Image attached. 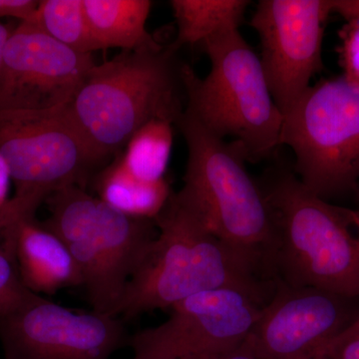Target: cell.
<instances>
[{
  "label": "cell",
  "instance_id": "6da1fadb",
  "mask_svg": "<svg viewBox=\"0 0 359 359\" xmlns=\"http://www.w3.org/2000/svg\"><path fill=\"white\" fill-rule=\"evenodd\" d=\"M154 221L157 236L127 283L116 318L131 320L224 287L269 301L276 285L257 278L178 193Z\"/></svg>",
  "mask_w": 359,
  "mask_h": 359
},
{
  "label": "cell",
  "instance_id": "7a4b0ae2",
  "mask_svg": "<svg viewBox=\"0 0 359 359\" xmlns=\"http://www.w3.org/2000/svg\"><path fill=\"white\" fill-rule=\"evenodd\" d=\"M176 125L188 148L184 186L177 193L257 278L276 285L273 216L261 184L245 168L244 152L186 111Z\"/></svg>",
  "mask_w": 359,
  "mask_h": 359
},
{
  "label": "cell",
  "instance_id": "3957f363",
  "mask_svg": "<svg viewBox=\"0 0 359 359\" xmlns=\"http://www.w3.org/2000/svg\"><path fill=\"white\" fill-rule=\"evenodd\" d=\"M182 67L169 45L122 51L89 71L65 108L99 164L147 123L177 124L185 111Z\"/></svg>",
  "mask_w": 359,
  "mask_h": 359
},
{
  "label": "cell",
  "instance_id": "277c9868",
  "mask_svg": "<svg viewBox=\"0 0 359 359\" xmlns=\"http://www.w3.org/2000/svg\"><path fill=\"white\" fill-rule=\"evenodd\" d=\"M275 226L278 283L359 297V231L351 209L330 204L283 168L259 182Z\"/></svg>",
  "mask_w": 359,
  "mask_h": 359
},
{
  "label": "cell",
  "instance_id": "5b68a950",
  "mask_svg": "<svg viewBox=\"0 0 359 359\" xmlns=\"http://www.w3.org/2000/svg\"><path fill=\"white\" fill-rule=\"evenodd\" d=\"M211 62L200 78L182 67L185 111L219 138L237 144L248 162L266 159L280 146L283 115L269 90L261 59L240 29L205 40Z\"/></svg>",
  "mask_w": 359,
  "mask_h": 359
},
{
  "label": "cell",
  "instance_id": "8992f818",
  "mask_svg": "<svg viewBox=\"0 0 359 359\" xmlns=\"http://www.w3.org/2000/svg\"><path fill=\"white\" fill-rule=\"evenodd\" d=\"M45 203L50 216L41 224L76 262L92 311L113 316L157 236L155 221L127 216L79 186L59 189Z\"/></svg>",
  "mask_w": 359,
  "mask_h": 359
},
{
  "label": "cell",
  "instance_id": "52a82bcc",
  "mask_svg": "<svg viewBox=\"0 0 359 359\" xmlns=\"http://www.w3.org/2000/svg\"><path fill=\"white\" fill-rule=\"evenodd\" d=\"M321 199L359 200V88L344 76L311 85L283 114L280 146Z\"/></svg>",
  "mask_w": 359,
  "mask_h": 359
},
{
  "label": "cell",
  "instance_id": "ba28073f",
  "mask_svg": "<svg viewBox=\"0 0 359 359\" xmlns=\"http://www.w3.org/2000/svg\"><path fill=\"white\" fill-rule=\"evenodd\" d=\"M266 304L231 287L191 295L169 309L164 323L129 335L131 359L226 358L244 344Z\"/></svg>",
  "mask_w": 359,
  "mask_h": 359
},
{
  "label": "cell",
  "instance_id": "9c48e42d",
  "mask_svg": "<svg viewBox=\"0 0 359 359\" xmlns=\"http://www.w3.org/2000/svg\"><path fill=\"white\" fill-rule=\"evenodd\" d=\"M0 154L18 195L86 187L99 164L65 106L47 111L0 112Z\"/></svg>",
  "mask_w": 359,
  "mask_h": 359
},
{
  "label": "cell",
  "instance_id": "30bf717a",
  "mask_svg": "<svg viewBox=\"0 0 359 359\" xmlns=\"http://www.w3.org/2000/svg\"><path fill=\"white\" fill-rule=\"evenodd\" d=\"M128 337L119 318L73 311L33 292L0 316L4 359H111Z\"/></svg>",
  "mask_w": 359,
  "mask_h": 359
},
{
  "label": "cell",
  "instance_id": "8fae6325",
  "mask_svg": "<svg viewBox=\"0 0 359 359\" xmlns=\"http://www.w3.org/2000/svg\"><path fill=\"white\" fill-rule=\"evenodd\" d=\"M334 0H261L250 25L261 41L262 66L283 115L323 70V40Z\"/></svg>",
  "mask_w": 359,
  "mask_h": 359
},
{
  "label": "cell",
  "instance_id": "7c38bea8",
  "mask_svg": "<svg viewBox=\"0 0 359 359\" xmlns=\"http://www.w3.org/2000/svg\"><path fill=\"white\" fill-rule=\"evenodd\" d=\"M359 316V297L278 283L244 344L255 359H309Z\"/></svg>",
  "mask_w": 359,
  "mask_h": 359
},
{
  "label": "cell",
  "instance_id": "4fadbf2b",
  "mask_svg": "<svg viewBox=\"0 0 359 359\" xmlns=\"http://www.w3.org/2000/svg\"><path fill=\"white\" fill-rule=\"evenodd\" d=\"M96 65L29 23L13 30L0 69V112L65 107Z\"/></svg>",
  "mask_w": 359,
  "mask_h": 359
},
{
  "label": "cell",
  "instance_id": "5bb4252c",
  "mask_svg": "<svg viewBox=\"0 0 359 359\" xmlns=\"http://www.w3.org/2000/svg\"><path fill=\"white\" fill-rule=\"evenodd\" d=\"M6 233L25 287L33 294H54L82 287L81 273L65 243L35 219H26Z\"/></svg>",
  "mask_w": 359,
  "mask_h": 359
},
{
  "label": "cell",
  "instance_id": "9a60e30c",
  "mask_svg": "<svg viewBox=\"0 0 359 359\" xmlns=\"http://www.w3.org/2000/svg\"><path fill=\"white\" fill-rule=\"evenodd\" d=\"M99 48L122 51L158 49L162 45L146 29L153 2L149 0H83Z\"/></svg>",
  "mask_w": 359,
  "mask_h": 359
},
{
  "label": "cell",
  "instance_id": "2e32d148",
  "mask_svg": "<svg viewBox=\"0 0 359 359\" xmlns=\"http://www.w3.org/2000/svg\"><path fill=\"white\" fill-rule=\"evenodd\" d=\"M97 197L134 218L154 219L166 207L172 192L166 179L148 182L130 173L119 156L93 177Z\"/></svg>",
  "mask_w": 359,
  "mask_h": 359
},
{
  "label": "cell",
  "instance_id": "e0dca14e",
  "mask_svg": "<svg viewBox=\"0 0 359 359\" xmlns=\"http://www.w3.org/2000/svg\"><path fill=\"white\" fill-rule=\"evenodd\" d=\"M250 4L247 0H172L178 32L170 46L177 52L185 45H202L221 33L240 29Z\"/></svg>",
  "mask_w": 359,
  "mask_h": 359
},
{
  "label": "cell",
  "instance_id": "ac0fdd59",
  "mask_svg": "<svg viewBox=\"0 0 359 359\" xmlns=\"http://www.w3.org/2000/svg\"><path fill=\"white\" fill-rule=\"evenodd\" d=\"M173 125L168 120H153L130 138L124 152L119 155L130 173L148 182L166 179L173 147Z\"/></svg>",
  "mask_w": 359,
  "mask_h": 359
},
{
  "label": "cell",
  "instance_id": "d6986e66",
  "mask_svg": "<svg viewBox=\"0 0 359 359\" xmlns=\"http://www.w3.org/2000/svg\"><path fill=\"white\" fill-rule=\"evenodd\" d=\"M29 25L79 53L100 50L90 28L83 0H41Z\"/></svg>",
  "mask_w": 359,
  "mask_h": 359
},
{
  "label": "cell",
  "instance_id": "ffe728a7",
  "mask_svg": "<svg viewBox=\"0 0 359 359\" xmlns=\"http://www.w3.org/2000/svg\"><path fill=\"white\" fill-rule=\"evenodd\" d=\"M2 235L4 242L0 247V316L11 313L32 294L21 282L11 238L6 231Z\"/></svg>",
  "mask_w": 359,
  "mask_h": 359
},
{
  "label": "cell",
  "instance_id": "44dd1931",
  "mask_svg": "<svg viewBox=\"0 0 359 359\" xmlns=\"http://www.w3.org/2000/svg\"><path fill=\"white\" fill-rule=\"evenodd\" d=\"M339 63L347 81L359 88V18L346 20L339 30Z\"/></svg>",
  "mask_w": 359,
  "mask_h": 359
},
{
  "label": "cell",
  "instance_id": "7402d4cb",
  "mask_svg": "<svg viewBox=\"0 0 359 359\" xmlns=\"http://www.w3.org/2000/svg\"><path fill=\"white\" fill-rule=\"evenodd\" d=\"M46 198L44 194H15L0 208V233L23 219L34 218L35 212Z\"/></svg>",
  "mask_w": 359,
  "mask_h": 359
},
{
  "label": "cell",
  "instance_id": "603a6c76",
  "mask_svg": "<svg viewBox=\"0 0 359 359\" xmlns=\"http://www.w3.org/2000/svg\"><path fill=\"white\" fill-rule=\"evenodd\" d=\"M309 359H359V316Z\"/></svg>",
  "mask_w": 359,
  "mask_h": 359
},
{
  "label": "cell",
  "instance_id": "cb8c5ba5",
  "mask_svg": "<svg viewBox=\"0 0 359 359\" xmlns=\"http://www.w3.org/2000/svg\"><path fill=\"white\" fill-rule=\"evenodd\" d=\"M37 0H0V18H18L20 22H32L39 11Z\"/></svg>",
  "mask_w": 359,
  "mask_h": 359
},
{
  "label": "cell",
  "instance_id": "d4e9b609",
  "mask_svg": "<svg viewBox=\"0 0 359 359\" xmlns=\"http://www.w3.org/2000/svg\"><path fill=\"white\" fill-rule=\"evenodd\" d=\"M332 11L339 13L344 20L359 18V0H334Z\"/></svg>",
  "mask_w": 359,
  "mask_h": 359
},
{
  "label": "cell",
  "instance_id": "484cf974",
  "mask_svg": "<svg viewBox=\"0 0 359 359\" xmlns=\"http://www.w3.org/2000/svg\"><path fill=\"white\" fill-rule=\"evenodd\" d=\"M11 175L8 165L4 156L0 154V208L8 202L9 185H11Z\"/></svg>",
  "mask_w": 359,
  "mask_h": 359
},
{
  "label": "cell",
  "instance_id": "4316f807",
  "mask_svg": "<svg viewBox=\"0 0 359 359\" xmlns=\"http://www.w3.org/2000/svg\"><path fill=\"white\" fill-rule=\"evenodd\" d=\"M11 32H13V30H9L7 26L0 23V69H1L2 60H4L6 43L7 41H8Z\"/></svg>",
  "mask_w": 359,
  "mask_h": 359
},
{
  "label": "cell",
  "instance_id": "83f0119b",
  "mask_svg": "<svg viewBox=\"0 0 359 359\" xmlns=\"http://www.w3.org/2000/svg\"><path fill=\"white\" fill-rule=\"evenodd\" d=\"M223 359H255L252 358V356L248 355V354H245L244 353H242V351H236L235 353L229 354V355H226V358H224Z\"/></svg>",
  "mask_w": 359,
  "mask_h": 359
},
{
  "label": "cell",
  "instance_id": "f1b7e54d",
  "mask_svg": "<svg viewBox=\"0 0 359 359\" xmlns=\"http://www.w3.org/2000/svg\"><path fill=\"white\" fill-rule=\"evenodd\" d=\"M351 214L354 226L359 231V208L358 209H351Z\"/></svg>",
  "mask_w": 359,
  "mask_h": 359
},
{
  "label": "cell",
  "instance_id": "f546056e",
  "mask_svg": "<svg viewBox=\"0 0 359 359\" xmlns=\"http://www.w3.org/2000/svg\"><path fill=\"white\" fill-rule=\"evenodd\" d=\"M185 359H223V358H185Z\"/></svg>",
  "mask_w": 359,
  "mask_h": 359
}]
</instances>
